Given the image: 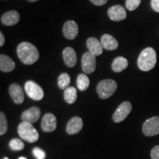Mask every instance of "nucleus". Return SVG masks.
Here are the masks:
<instances>
[{
  "instance_id": "1",
  "label": "nucleus",
  "mask_w": 159,
  "mask_h": 159,
  "mask_svg": "<svg viewBox=\"0 0 159 159\" xmlns=\"http://www.w3.org/2000/svg\"><path fill=\"white\" fill-rule=\"evenodd\" d=\"M17 54L23 63L31 65L39 58V52L35 45L29 42H22L18 46Z\"/></svg>"
},
{
  "instance_id": "2",
  "label": "nucleus",
  "mask_w": 159,
  "mask_h": 159,
  "mask_svg": "<svg viewBox=\"0 0 159 159\" xmlns=\"http://www.w3.org/2000/svg\"><path fill=\"white\" fill-rule=\"evenodd\" d=\"M156 61L157 57L155 49L152 47H148L140 53L137 63L141 70L148 71L154 68Z\"/></svg>"
},
{
  "instance_id": "3",
  "label": "nucleus",
  "mask_w": 159,
  "mask_h": 159,
  "mask_svg": "<svg viewBox=\"0 0 159 159\" xmlns=\"http://www.w3.org/2000/svg\"><path fill=\"white\" fill-rule=\"evenodd\" d=\"M18 134L21 139L29 143L35 142L39 140V134L33 124L27 122H21L18 127Z\"/></svg>"
},
{
  "instance_id": "4",
  "label": "nucleus",
  "mask_w": 159,
  "mask_h": 159,
  "mask_svg": "<svg viewBox=\"0 0 159 159\" xmlns=\"http://www.w3.org/2000/svg\"><path fill=\"white\" fill-rule=\"evenodd\" d=\"M117 89V83L114 80H103L97 86V91L101 99H105L112 96Z\"/></svg>"
},
{
  "instance_id": "5",
  "label": "nucleus",
  "mask_w": 159,
  "mask_h": 159,
  "mask_svg": "<svg viewBox=\"0 0 159 159\" xmlns=\"http://www.w3.org/2000/svg\"><path fill=\"white\" fill-rule=\"evenodd\" d=\"M25 89L30 98L34 100H41L44 96V92L42 88L34 81H27L25 85Z\"/></svg>"
},
{
  "instance_id": "6",
  "label": "nucleus",
  "mask_w": 159,
  "mask_h": 159,
  "mask_svg": "<svg viewBox=\"0 0 159 159\" xmlns=\"http://www.w3.org/2000/svg\"><path fill=\"white\" fill-rule=\"evenodd\" d=\"M81 66L85 74L89 75L94 72L97 66L96 56L89 51L85 52L81 59Z\"/></svg>"
},
{
  "instance_id": "7",
  "label": "nucleus",
  "mask_w": 159,
  "mask_h": 159,
  "mask_svg": "<svg viewBox=\"0 0 159 159\" xmlns=\"http://www.w3.org/2000/svg\"><path fill=\"white\" fill-rule=\"evenodd\" d=\"M142 131L147 136H154L159 134V116L147 119L143 124Z\"/></svg>"
},
{
  "instance_id": "8",
  "label": "nucleus",
  "mask_w": 159,
  "mask_h": 159,
  "mask_svg": "<svg viewBox=\"0 0 159 159\" xmlns=\"http://www.w3.org/2000/svg\"><path fill=\"white\" fill-rule=\"evenodd\" d=\"M132 111V105L130 102L125 101L119 105L116 111L113 115V120L119 123L124 121Z\"/></svg>"
},
{
  "instance_id": "9",
  "label": "nucleus",
  "mask_w": 159,
  "mask_h": 159,
  "mask_svg": "<svg viewBox=\"0 0 159 159\" xmlns=\"http://www.w3.org/2000/svg\"><path fill=\"white\" fill-rule=\"evenodd\" d=\"M57 119L54 114L47 113L43 115L41 120V129L44 132H52L56 129Z\"/></svg>"
},
{
  "instance_id": "10",
  "label": "nucleus",
  "mask_w": 159,
  "mask_h": 159,
  "mask_svg": "<svg viewBox=\"0 0 159 159\" xmlns=\"http://www.w3.org/2000/svg\"><path fill=\"white\" fill-rule=\"evenodd\" d=\"M40 115H41L40 108L39 107L34 106L24 111L21 114V118L22 122H27L33 124L39 120Z\"/></svg>"
},
{
  "instance_id": "11",
  "label": "nucleus",
  "mask_w": 159,
  "mask_h": 159,
  "mask_svg": "<svg viewBox=\"0 0 159 159\" xmlns=\"http://www.w3.org/2000/svg\"><path fill=\"white\" fill-rule=\"evenodd\" d=\"M108 15L112 21H120L127 17L126 11L122 5H116L111 7L108 11Z\"/></svg>"
},
{
  "instance_id": "12",
  "label": "nucleus",
  "mask_w": 159,
  "mask_h": 159,
  "mask_svg": "<svg viewBox=\"0 0 159 159\" xmlns=\"http://www.w3.org/2000/svg\"><path fill=\"white\" fill-rule=\"evenodd\" d=\"M63 33L66 39H75L78 34V25L74 21H67L63 25Z\"/></svg>"
},
{
  "instance_id": "13",
  "label": "nucleus",
  "mask_w": 159,
  "mask_h": 159,
  "mask_svg": "<svg viewBox=\"0 0 159 159\" xmlns=\"http://www.w3.org/2000/svg\"><path fill=\"white\" fill-rule=\"evenodd\" d=\"M83 122L82 119L79 116H74L69 119L66 125V132L69 135H74L82 130Z\"/></svg>"
},
{
  "instance_id": "14",
  "label": "nucleus",
  "mask_w": 159,
  "mask_h": 159,
  "mask_svg": "<svg viewBox=\"0 0 159 159\" xmlns=\"http://www.w3.org/2000/svg\"><path fill=\"white\" fill-rule=\"evenodd\" d=\"M9 94L16 104H22L25 100L22 89L17 83H13L10 86Z\"/></svg>"
},
{
  "instance_id": "15",
  "label": "nucleus",
  "mask_w": 159,
  "mask_h": 159,
  "mask_svg": "<svg viewBox=\"0 0 159 159\" xmlns=\"http://www.w3.org/2000/svg\"><path fill=\"white\" fill-rule=\"evenodd\" d=\"M19 13L16 11L6 12L1 17L2 23L6 26H13L16 25L19 21Z\"/></svg>"
},
{
  "instance_id": "16",
  "label": "nucleus",
  "mask_w": 159,
  "mask_h": 159,
  "mask_svg": "<svg viewBox=\"0 0 159 159\" xmlns=\"http://www.w3.org/2000/svg\"><path fill=\"white\" fill-rule=\"evenodd\" d=\"M86 45L89 52L92 53L93 55H94L96 57L99 56L102 53L103 47L102 43L96 38H89L86 41Z\"/></svg>"
},
{
  "instance_id": "17",
  "label": "nucleus",
  "mask_w": 159,
  "mask_h": 159,
  "mask_svg": "<svg viewBox=\"0 0 159 159\" xmlns=\"http://www.w3.org/2000/svg\"><path fill=\"white\" fill-rule=\"evenodd\" d=\"M63 61L68 67L72 68L76 65L77 55L75 49L71 47H66L63 52Z\"/></svg>"
},
{
  "instance_id": "18",
  "label": "nucleus",
  "mask_w": 159,
  "mask_h": 159,
  "mask_svg": "<svg viewBox=\"0 0 159 159\" xmlns=\"http://www.w3.org/2000/svg\"><path fill=\"white\" fill-rule=\"evenodd\" d=\"M101 43L102 47L107 50L113 51L118 48V41L116 39L109 34H105L101 37Z\"/></svg>"
},
{
  "instance_id": "19",
  "label": "nucleus",
  "mask_w": 159,
  "mask_h": 159,
  "mask_svg": "<svg viewBox=\"0 0 159 159\" xmlns=\"http://www.w3.org/2000/svg\"><path fill=\"white\" fill-rule=\"evenodd\" d=\"M16 64L14 61L7 55L2 54L0 55V69L3 72H11L14 70Z\"/></svg>"
},
{
  "instance_id": "20",
  "label": "nucleus",
  "mask_w": 159,
  "mask_h": 159,
  "mask_svg": "<svg viewBox=\"0 0 159 159\" xmlns=\"http://www.w3.org/2000/svg\"><path fill=\"white\" fill-rule=\"evenodd\" d=\"M128 61L124 57H117L113 61L112 67L113 71L115 72H121L128 67Z\"/></svg>"
},
{
  "instance_id": "21",
  "label": "nucleus",
  "mask_w": 159,
  "mask_h": 159,
  "mask_svg": "<svg viewBox=\"0 0 159 159\" xmlns=\"http://www.w3.org/2000/svg\"><path fill=\"white\" fill-rule=\"evenodd\" d=\"M63 97H64L65 101L68 104H73L76 102L77 98V90L75 87L69 86L64 90L63 92Z\"/></svg>"
},
{
  "instance_id": "22",
  "label": "nucleus",
  "mask_w": 159,
  "mask_h": 159,
  "mask_svg": "<svg viewBox=\"0 0 159 159\" xmlns=\"http://www.w3.org/2000/svg\"><path fill=\"white\" fill-rule=\"evenodd\" d=\"M90 80L86 75L80 74L77 78V85L80 91H85L89 88Z\"/></svg>"
},
{
  "instance_id": "23",
  "label": "nucleus",
  "mask_w": 159,
  "mask_h": 159,
  "mask_svg": "<svg viewBox=\"0 0 159 159\" xmlns=\"http://www.w3.org/2000/svg\"><path fill=\"white\" fill-rule=\"evenodd\" d=\"M70 76L67 73H62L61 75H60L57 79V85L58 87L61 90L68 88L69 83H70Z\"/></svg>"
},
{
  "instance_id": "24",
  "label": "nucleus",
  "mask_w": 159,
  "mask_h": 159,
  "mask_svg": "<svg viewBox=\"0 0 159 159\" xmlns=\"http://www.w3.org/2000/svg\"><path fill=\"white\" fill-rule=\"evenodd\" d=\"M9 147L11 150L14 151H20L25 148V144L21 139L15 138L10 141Z\"/></svg>"
},
{
  "instance_id": "25",
  "label": "nucleus",
  "mask_w": 159,
  "mask_h": 159,
  "mask_svg": "<svg viewBox=\"0 0 159 159\" xmlns=\"http://www.w3.org/2000/svg\"><path fill=\"white\" fill-rule=\"evenodd\" d=\"M7 130V121L5 114L0 112V135L2 136Z\"/></svg>"
},
{
  "instance_id": "26",
  "label": "nucleus",
  "mask_w": 159,
  "mask_h": 159,
  "mask_svg": "<svg viewBox=\"0 0 159 159\" xmlns=\"http://www.w3.org/2000/svg\"><path fill=\"white\" fill-rule=\"evenodd\" d=\"M141 1L142 0H127L125 5L129 11H135L140 5Z\"/></svg>"
},
{
  "instance_id": "27",
  "label": "nucleus",
  "mask_w": 159,
  "mask_h": 159,
  "mask_svg": "<svg viewBox=\"0 0 159 159\" xmlns=\"http://www.w3.org/2000/svg\"><path fill=\"white\" fill-rule=\"evenodd\" d=\"M33 154L37 159H45L46 153L42 149L40 148H34L33 150Z\"/></svg>"
},
{
  "instance_id": "28",
  "label": "nucleus",
  "mask_w": 159,
  "mask_h": 159,
  "mask_svg": "<svg viewBox=\"0 0 159 159\" xmlns=\"http://www.w3.org/2000/svg\"><path fill=\"white\" fill-rule=\"evenodd\" d=\"M150 156L152 159H159V145H157L152 149Z\"/></svg>"
},
{
  "instance_id": "29",
  "label": "nucleus",
  "mask_w": 159,
  "mask_h": 159,
  "mask_svg": "<svg viewBox=\"0 0 159 159\" xmlns=\"http://www.w3.org/2000/svg\"><path fill=\"white\" fill-rule=\"evenodd\" d=\"M151 7L155 11L159 13V0H151Z\"/></svg>"
},
{
  "instance_id": "30",
  "label": "nucleus",
  "mask_w": 159,
  "mask_h": 159,
  "mask_svg": "<svg viewBox=\"0 0 159 159\" xmlns=\"http://www.w3.org/2000/svg\"><path fill=\"white\" fill-rule=\"evenodd\" d=\"M107 1H108V0H90L91 3H93L94 5L97 6L104 5L107 2Z\"/></svg>"
},
{
  "instance_id": "31",
  "label": "nucleus",
  "mask_w": 159,
  "mask_h": 159,
  "mask_svg": "<svg viewBox=\"0 0 159 159\" xmlns=\"http://www.w3.org/2000/svg\"><path fill=\"white\" fill-rule=\"evenodd\" d=\"M5 43V36H4L3 33H0V47H2Z\"/></svg>"
},
{
  "instance_id": "32",
  "label": "nucleus",
  "mask_w": 159,
  "mask_h": 159,
  "mask_svg": "<svg viewBox=\"0 0 159 159\" xmlns=\"http://www.w3.org/2000/svg\"><path fill=\"white\" fill-rule=\"evenodd\" d=\"M28 2H35L39 1V0H27Z\"/></svg>"
},
{
  "instance_id": "33",
  "label": "nucleus",
  "mask_w": 159,
  "mask_h": 159,
  "mask_svg": "<svg viewBox=\"0 0 159 159\" xmlns=\"http://www.w3.org/2000/svg\"><path fill=\"white\" fill-rule=\"evenodd\" d=\"M19 159H27V158H25V157H20Z\"/></svg>"
},
{
  "instance_id": "34",
  "label": "nucleus",
  "mask_w": 159,
  "mask_h": 159,
  "mask_svg": "<svg viewBox=\"0 0 159 159\" xmlns=\"http://www.w3.org/2000/svg\"><path fill=\"white\" fill-rule=\"evenodd\" d=\"M4 159H9V158H5Z\"/></svg>"
}]
</instances>
